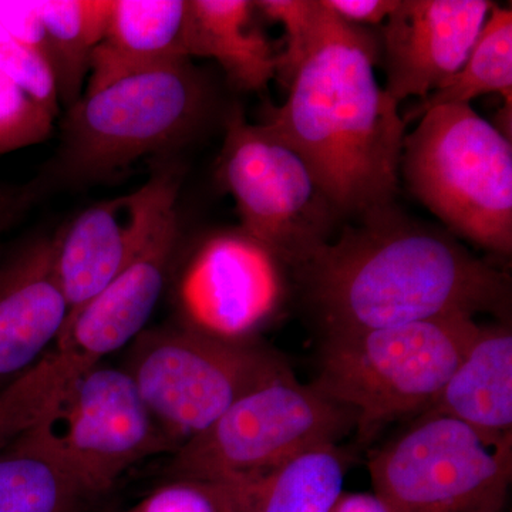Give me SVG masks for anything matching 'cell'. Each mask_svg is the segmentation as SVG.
I'll use <instances>...</instances> for the list:
<instances>
[{
  "label": "cell",
  "instance_id": "6da1fadb",
  "mask_svg": "<svg viewBox=\"0 0 512 512\" xmlns=\"http://www.w3.org/2000/svg\"><path fill=\"white\" fill-rule=\"evenodd\" d=\"M293 275L325 335L460 313L505 315L511 302L503 271L396 204L345 222Z\"/></svg>",
  "mask_w": 512,
  "mask_h": 512
},
{
  "label": "cell",
  "instance_id": "7a4b0ae2",
  "mask_svg": "<svg viewBox=\"0 0 512 512\" xmlns=\"http://www.w3.org/2000/svg\"><path fill=\"white\" fill-rule=\"evenodd\" d=\"M311 46L265 126L299 154L339 221L396 204L406 126L380 86L379 39L319 0Z\"/></svg>",
  "mask_w": 512,
  "mask_h": 512
},
{
  "label": "cell",
  "instance_id": "3957f363",
  "mask_svg": "<svg viewBox=\"0 0 512 512\" xmlns=\"http://www.w3.org/2000/svg\"><path fill=\"white\" fill-rule=\"evenodd\" d=\"M218 97L191 59L130 74L66 109L60 147L39 183H106L154 154L197 140L215 119Z\"/></svg>",
  "mask_w": 512,
  "mask_h": 512
},
{
  "label": "cell",
  "instance_id": "277c9868",
  "mask_svg": "<svg viewBox=\"0 0 512 512\" xmlns=\"http://www.w3.org/2000/svg\"><path fill=\"white\" fill-rule=\"evenodd\" d=\"M480 326L474 316L460 313L325 335L311 384L352 410L357 439L370 443L386 424L429 409Z\"/></svg>",
  "mask_w": 512,
  "mask_h": 512
},
{
  "label": "cell",
  "instance_id": "5b68a950",
  "mask_svg": "<svg viewBox=\"0 0 512 512\" xmlns=\"http://www.w3.org/2000/svg\"><path fill=\"white\" fill-rule=\"evenodd\" d=\"M400 177L454 237L512 252V143L471 104L434 107L404 137Z\"/></svg>",
  "mask_w": 512,
  "mask_h": 512
},
{
  "label": "cell",
  "instance_id": "8992f818",
  "mask_svg": "<svg viewBox=\"0 0 512 512\" xmlns=\"http://www.w3.org/2000/svg\"><path fill=\"white\" fill-rule=\"evenodd\" d=\"M128 360L141 399L178 447L245 394L293 373L284 357L256 340L215 338L184 325L143 330Z\"/></svg>",
  "mask_w": 512,
  "mask_h": 512
},
{
  "label": "cell",
  "instance_id": "52a82bcc",
  "mask_svg": "<svg viewBox=\"0 0 512 512\" xmlns=\"http://www.w3.org/2000/svg\"><path fill=\"white\" fill-rule=\"evenodd\" d=\"M356 416L295 375L245 394L208 429L175 450V480L227 483L275 470L309 448L355 430Z\"/></svg>",
  "mask_w": 512,
  "mask_h": 512
},
{
  "label": "cell",
  "instance_id": "ba28073f",
  "mask_svg": "<svg viewBox=\"0 0 512 512\" xmlns=\"http://www.w3.org/2000/svg\"><path fill=\"white\" fill-rule=\"evenodd\" d=\"M218 177L234 197L241 227L293 272L328 244L339 218L305 161L241 107L225 116Z\"/></svg>",
  "mask_w": 512,
  "mask_h": 512
},
{
  "label": "cell",
  "instance_id": "9c48e42d",
  "mask_svg": "<svg viewBox=\"0 0 512 512\" xmlns=\"http://www.w3.org/2000/svg\"><path fill=\"white\" fill-rule=\"evenodd\" d=\"M375 493L393 512H501L511 447H488L460 421L421 414L369 458Z\"/></svg>",
  "mask_w": 512,
  "mask_h": 512
},
{
  "label": "cell",
  "instance_id": "30bf717a",
  "mask_svg": "<svg viewBox=\"0 0 512 512\" xmlns=\"http://www.w3.org/2000/svg\"><path fill=\"white\" fill-rule=\"evenodd\" d=\"M20 437L46 448L94 497L138 461L173 443L126 370L100 366Z\"/></svg>",
  "mask_w": 512,
  "mask_h": 512
},
{
  "label": "cell",
  "instance_id": "8fae6325",
  "mask_svg": "<svg viewBox=\"0 0 512 512\" xmlns=\"http://www.w3.org/2000/svg\"><path fill=\"white\" fill-rule=\"evenodd\" d=\"M291 266L241 227L198 242L178 282L184 326L227 340H255L281 312Z\"/></svg>",
  "mask_w": 512,
  "mask_h": 512
},
{
  "label": "cell",
  "instance_id": "7c38bea8",
  "mask_svg": "<svg viewBox=\"0 0 512 512\" xmlns=\"http://www.w3.org/2000/svg\"><path fill=\"white\" fill-rule=\"evenodd\" d=\"M181 174L165 165L130 194L80 212L52 238L53 264L69 313L82 309L143 247L168 208L177 205Z\"/></svg>",
  "mask_w": 512,
  "mask_h": 512
},
{
  "label": "cell",
  "instance_id": "4fadbf2b",
  "mask_svg": "<svg viewBox=\"0 0 512 512\" xmlns=\"http://www.w3.org/2000/svg\"><path fill=\"white\" fill-rule=\"evenodd\" d=\"M494 3L399 0L379 39L387 94L397 104L426 99L463 67Z\"/></svg>",
  "mask_w": 512,
  "mask_h": 512
},
{
  "label": "cell",
  "instance_id": "5bb4252c",
  "mask_svg": "<svg viewBox=\"0 0 512 512\" xmlns=\"http://www.w3.org/2000/svg\"><path fill=\"white\" fill-rule=\"evenodd\" d=\"M67 313L52 238L37 239L0 268V384L25 372L52 346Z\"/></svg>",
  "mask_w": 512,
  "mask_h": 512
},
{
  "label": "cell",
  "instance_id": "9a60e30c",
  "mask_svg": "<svg viewBox=\"0 0 512 512\" xmlns=\"http://www.w3.org/2000/svg\"><path fill=\"white\" fill-rule=\"evenodd\" d=\"M423 414L446 416L474 431L488 447H511L512 333L480 326L476 339Z\"/></svg>",
  "mask_w": 512,
  "mask_h": 512
},
{
  "label": "cell",
  "instance_id": "2e32d148",
  "mask_svg": "<svg viewBox=\"0 0 512 512\" xmlns=\"http://www.w3.org/2000/svg\"><path fill=\"white\" fill-rule=\"evenodd\" d=\"M187 15L188 0H110L106 30L94 49L83 93L190 59L183 49Z\"/></svg>",
  "mask_w": 512,
  "mask_h": 512
},
{
  "label": "cell",
  "instance_id": "e0dca14e",
  "mask_svg": "<svg viewBox=\"0 0 512 512\" xmlns=\"http://www.w3.org/2000/svg\"><path fill=\"white\" fill-rule=\"evenodd\" d=\"M349 463L339 444H320L262 476L201 484L220 512H329L345 491Z\"/></svg>",
  "mask_w": 512,
  "mask_h": 512
},
{
  "label": "cell",
  "instance_id": "ac0fdd59",
  "mask_svg": "<svg viewBox=\"0 0 512 512\" xmlns=\"http://www.w3.org/2000/svg\"><path fill=\"white\" fill-rule=\"evenodd\" d=\"M255 13L251 0H188L184 55L215 60L239 92H261L276 77L279 53Z\"/></svg>",
  "mask_w": 512,
  "mask_h": 512
},
{
  "label": "cell",
  "instance_id": "d6986e66",
  "mask_svg": "<svg viewBox=\"0 0 512 512\" xmlns=\"http://www.w3.org/2000/svg\"><path fill=\"white\" fill-rule=\"evenodd\" d=\"M94 495L46 448L26 437L0 448V512H77Z\"/></svg>",
  "mask_w": 512,
  "mask_h": 512
},
{
  "label": "cell",
  "instance_id": "ffe728a7",
  "mask_svg": "<svg viewBox=\"0 0 512 512\" xmlns=\"http://www.w3.org/2000/svg\"><path fill=\"white\" fill-rule=\"evenodd\" d=\"M39 10L60 106L69 109L86 89L93 52L109 19L110 0H39Z\"/></svg>",
  "mask_w": 512,
  "mask_h": 512
},
{
  "label": "cell",
  "instance_id": "44dd1931",
  "mask_svg": "<svg viewBox=\"0 0 512 512\" xmlns=\"http://www.w3.org/2000/svg\"><path fill=\"white\" fill-rule=\"evenodd\" d=\"M488 93L501 94L505 106L512 107V9L495 3L463 67L403 116L404 123L419 120L434 107L471 104Z\"/></svg>",
  "mask_w": 512,
  "mask_h": 512
},
{
  "label": "cell",
  "instance_id": "7402d4cb",
  "mask_svg": "<svg viewBox=\"0 0 512 512\" xmlns=\"http://www.w3.org/2000/svg\"><path fill=\"white\" fill-rule=\"evenodd\" d=\"M254 3L262 18L284 26L285 47L278 55L275 79L288 89L311 46L319 18V0H256Z\"/></svg>",
  "mask_w": 512,
  "mask_h": 512
},
{
  "label": "cell",
  "instance_id": "603a6c76",
  "mask_svg": "<svg viewBox=\"0 0 512 512\" xmlns=\"http://www.w3.org/2000/svg\"><path fill=\"white\" fill-rule=\"evenodd\" d=\"M55 119L0 72V156L42 144Z\"/></svg>",
  "mask_w": 512,
  "mask_h": 512
},
{
  "label": "cell",
  "instance_id": "cb8c5ba5",
  "mask_svg": "<svg viewBox=\"0 0 512 512\" xmlns=\"http://www.w3.org/2000/svg\"><path fill=\"white\" fill-rule=\"evenodd\" d=\"M0 72L12 80L37 106L59 119L60 101L55 77L45 57L19 42L0 26Z\"/></svg>",
  "mask_w": 512,
  "mask_h": 512
},
{
  "label": "cell",
  "instance_id": "d4e9b609",
  "mask_svg": "<svg viewBox=\"0 0 512 512\" xmlns=\"http://www.w3.org/2000/svg\"><path fill=\"white\" fill-rule=\"evenodd\" d=\"M127 512H220L210 491L197 481L163 485Z\"/></svg>",
  "mask_w": 512,
  "mask_h": 512
},
{
  "label": "cell",
  "instance_id": "484cf974",
  "mask_svg": "<svg viewBox=\"0 0 512 512\" xmlns=\"http://www.w3.org/2000/svg\"><path fill=\"white\" fill-rule=\"evenodd\" d=\"M0 26L46 59V37L40 19L39 0H0Z\"/></svg>",
  "mask_w": 512,
  "mask_h": 512
},
{
  "label": "cell",
  "instance_id": "4316f807",
  "mask_svg": "<svg viewBox=\"0 0 512 512\" xmlns=\"http://www.w3.org/2000/svg\"><path fill=\"white\" fill-rule=\"evenodd\" d=\"M332 15L348 25L365 28L384 25L399 0H320Z\"/></svg>",
  "mask_w": 512,
  "mask_h": 512
},
{
  "label": "cell",
  "instance_id": "83f0119b",
  "mask_svg": "<svg viewBox=\"0 0 512 512\" xmlns=\"http://www.w3.org/2000/svg\"><path fill=\"white\" fill-rule=\"evenodd\" d=\"M37 192L39 190L35 183L25 187L0 183V234L22 217L35 200Z\"/></svg>",
  "mask_w": 512,
  "mask_h": 512
},
{
  "label": "cell",
  "instance_id": "f1b7e54d",
  "mask_svg": "<svg viewBox=\"0 0 512 512\" xmlns=\"http://www.w3.org/2000/svg\"><path fill=\"white\" fill-rule=\"evenodd\" d=\"M329 512H393L383 498L373 493L343 491Z\"/></svg>",
  "mask_w": 512,
  "mask_h": 512
}]
</instances>
